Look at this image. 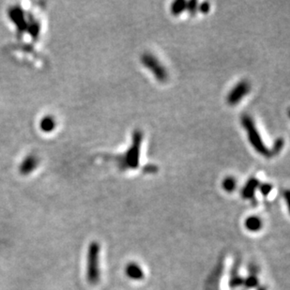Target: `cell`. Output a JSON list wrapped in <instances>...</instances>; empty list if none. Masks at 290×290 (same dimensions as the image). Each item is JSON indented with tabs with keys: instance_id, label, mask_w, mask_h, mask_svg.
Returning <instances> with one entry per match:
<instances>
[{
	"instance_id": "cell-15",
	"label": "cell",
	"mask_w": 290,
	"mask_h": 290,
	"mask_svg": "<svg viewBox=\"0 0 290 290\" xmlns=\"http://www.w3.org/2000/svg\"><path fill=\"white\" fill-rule=\"evenodd\" d=\"M284 148V139L283 138H278L277 140L274 142L273 147L270 150V155H276L280 152L282 149Z\"/></svg>"
},
{
	"instance_id": "cell-8",
	"label": "cell",
	"mask_w": 290,
	"mask_h": 290,
	"mask_svg": "<svg viewBox=\"0 0 290 290\" xmlns=\"http://www.w3.org/2000/svg\"><path fill=\"white\" fill-rule=\"evenodd\" d=\"M260 183L258 180L257 179H250V180L247 181V183L244 185L243 189H242V197L243 198H246V199H249L252 198L256 193L257 189L259 187Z\"/></svg>"
},
{
	"instance_id": "cell-9",
	"label": "cell",
	"mask_w": 290,
	"mask_h": 290,
	"mask_svg": "<svg viewBox=\"0 0 290 290\" xmlns=\"http://www.w3.org/2000/svg\"><path fill=\"white\" fill-rule=\"evenodd\" d=\"M126 275L131 280L139 281L144 278V272L141 269L140 266H138L135 263H130L126 267Z\"/></svg>"
},
{
	"instance_id": "cell-1",
	"label": "cell",
	"mask_w": 290,
	"mask_h": 290,
	"mask_svg": "<svg viewBox=\"0 0 290 290\" xmlns=\"http://www.w3.org/2000/svg\"><path fill=\"white\" fill-rule=\"evenodd\" d=\"M143 141V133L141 130H135L132 134L131 145L128 150L123 154L116 157L118 166L120 170L136 169L139 166L141 145Z\"/></svg>"
},
{
	"instance_id": "cell-11",
	"label": "cell",
	"mask_w": 290,
	"mask_h": 290,
	"mask_svg": "<svg viewBox=\"0 0 290 290\" xmlns=\"http://www.w3.org/2000/svg\"><path fill=\"white\" fill-rule=\"evenodd\" d=\"M245 227L247 230L251 232H258L262 228V221L258 216H250L248 217L245 223Z\"/></svg>"
},
{
	"instance_id": "cell-14",
	"label": "cell",
	"mask_w": 290,
	"mask_h": 290,
	"mask_svg": "<svg viewBox=\"0 0 290 290\" xmlns=\"http://www.w3.org/2000/svg\"><path fill=\"white\" fill-rule=\"evenodd\" d=\"M223 188L224 190L226 191L227 193H232L233 191L236 189L237 186V181L233 177H227L223 181Z\"/></svg>"
},
{
	"instance_id": "cell-16",
	"label": "cell",
	"mask_w": 290,
	"mask_h": 290,
	"mask_svg": "<svg viewBox=\"0 0 290 290\" xmlns=\"http://www.w3.org/2000/svg\"><path fill=\"white\" fill-rule=\"evenodd\" d=\"M186 10L190 12L192 15H195L196 11L198 10L197 8V2L196 1H189L186 4Z\"/></svg>"
},
{
	"instance_id": "cell-7",
	"label": "cell",
	"mask_w": 290,
	"mask_h": 290,
	"mask_svg": "<svg viewBox=\"0 0 290 290\" xmlns=\"http://www.w3.org/2000/svg\"><path fill=\"white\" fill-rule=\"evenodd\" d=\"M38 164H39L38 158L35 155L30 154V155H28L21 162L20 166H19V172L24 176L30 175L37 168Z\"/></svg>"
},
{
	"instance_id": "cell-3",
	"label": "cell",
	"mask_w": 290,
	"mask_h": 290,
	"mask_svg": "<svg viewBox=\"0 0 290 290\" xmlns=\"http://www.w3.org/2000/svg\"><path fill=\"white\" fill-rule=\"evenodd\" d=\"M99 253L100 245L97 242H92L88 253V270L87 277L91 285H96L100 280L99 270Z\"/></svg>"
},
{
	"instance_id": "cell-5",
	"label": "cell",
	"mask_w": 290,
	"mask_h": 290,
	"mask_svg": "<svg viewBox=\"0 0 290 290\" xmlns=\"http://www.w3.org/2000/svg\"><path fill=\"white\" fill-rule=\"evenodd\" d=\"M250 84L247 81H241L239 84H237L227 95L226 100L228 104L235 105L239 103L243 99V97L250 92Z\"/></svg>"
},
{
	"instance_id": "cell-6",
	"label": "cell",
	"mask_w": 290,
	"mask_h": 290,
	"mask_svg": "<svg viewBox=\"0 0 290 290\" xmlns=\"http://www.w3.org/2000/svg\"><path fill=\"white\" fill-rule=\"evenodd\" d=\"M9 18L12 22V24L16 27L19 32H27L28 29V19L26 17V14L24 10L21 9L20 7L15 6L11 7L9 10Z\"/></svg>"
},
{
	"instance_id": "cell-20",
	"label": "cell",
	"mask_w": 290,
	"mask_h": 290,
	"mask_svg": "<svg viewBox=\"0 0 290 290\" xmlns=\"http://www.w3.org/2000/svg\"><path fill=\"white\" fill-rule=\"evenodd\" d=\"M246 284H247V286H248L249 288H254V287L257 286L258 280L256 279V277H250L249 279L246 280Z\"/></svg>"
},
{
	"instance_id": "cell-18",
	"label": "cell",
	"mask_w": 290,
	"mask_h": 290,
	"mask_svg": "<svg viewBox=\"0 0 290 290\" xmlns=\"http://www.w3.org/2000/svg\"><path fill=\"white\" fill-rule=\"evenodd\" d=\"M157 171H158V167L156 165H153V164H149V165H146L144 167V172L145 173L152 174V173H156Z\"/></svg>"
},
{
	"instance_id": "cell-13",
	"label": "cell",
	"mask_w": 290,
	"mask_h": 290,
	"mask_svg": "<svg viewBox=\"0 0 290 290\" xmlns=\"http://www.w3.org/2000/svg\"><path fill=\"white\" fill-rule=\"evenodd\" d=\"M186 4H187V2H185L183 0L175 1L171 6V12L174 15H180L183 10H186Z\"/></svg>"
},
{
	"instance_id": "cell-17",
	"label": "cell",
	"mask_w": 290,
	"mask_h": 290,
	"mask_svg": "<svg viewBox=\"0 0 290 290\" xmlns=\"http://www.w3.org/2000/svg\"><path fill=\"white\" fill-rule=\"evenodd\" d=\"M260 189L261 193L264 194V195H268L270 193L271 190H272V186L270 184L268 183H265V184H261L258 187Z\"/></svg>"
},
{
	"instance_id": "cell-4",
	"label": "cell",
	"mask_w": 290,
	"mask_h": 290,
	"mask_svg": "<svg viewBox=\"0 0 290 290\" xmlns=\"http://www.w3.org/2000/svg\"><path fill=\"white\" fill-rule=\"evenodd\" d=\"M141 61L143 65L148 68L149 70L154 74L156 79L160 82H165L168 78V73L165 68L161 65L160 61L157 60L153 55L151 54H144L142 56Z\"/></svg>"
},
{
	"instance_id": "cell-2",
	"label": "cell",
	"mask_w": 290,
	"mask_h": 290,
	"mask_svg": "<svg viewBox=\"0 0 290 290\" xmlns=\"http://www.w3.org/2000/svg\"><path fill=\"white\" fill-rule=\"evenodd\" d=\"M241 124L243 128L247 131L248 138L250 141L251 145L254 147V149L257 150L261 155L270 157V150L265 146L264 142L261 138L260 134L256 127V124L252 118L248 115H244L241 118Z\"/></svg>"
},
{
	"instance_id": "cell-12",
	"label": "cell",
	"mask_w": 290,
	"mask_h": 290,
	"mask_svg": "<svg viewBox=\"0 0 290 290\" xmlns=\"http://www.w3.org/2000/svg\"><path fill=\"white\" fill-rule=\"evenodd\" d=\"M27 32L30 33V36L33 39H37L39 37L40 32V26L39 22L35 20V19H31V20L28 19Z\"/></svg>"
},
{
	"instance_id": "cell-21",
	"label": "cell",
	"mask_w": 290,
	"mask_h": 290,
	"mask_svg": "<svg viewBox=\"0 0 290 290\" xmlns=\"http://www.w3.org/2000/svg\"></svg>"
},
{
	"instance_id": "cell-10",
	"label": "cell",
	"mask_w": 290,
	"mask_h": 290,
	"mask_svg": "<svg viewBox=\"0 0 290 290\" xmlns=\"http://www.w3.org/2000/svg\"><path fill=\"white\" fill-rule=\"evenodd\" d=\"M57 126V121L55 120V118L53 116H45L43 117L40 121V129L41 131L45 132V133H49L52 132L53 130H55Z\"/></svg>"
},
{
	"instance_id": "cell-19",
	"label": "cell",
	"mask_w": 290,
	"mask_h": 290,
	"mask_svg": "<svg viewBox=\"0 0 290 290\" xmlns=\"http://www.w3.org/2000/svg\"><path fill=\"white\" fill-rule=\"evenodd\" d=\"M210 3H208V2H203L200 6H199V8H198V10H200L202 13H207V12H209V11H210Z\"/></svg>"
}]
</instances>
